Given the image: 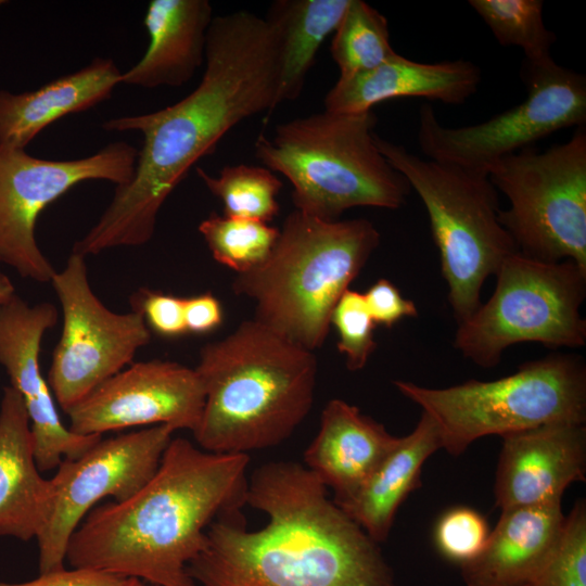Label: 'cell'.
I'll list each match as a JSON object with an SVG mask.
<instances>
[{
    "label": "cell",
    "instance_id": "obj_1",
    "mask_svg": "<svg viewBox=\"0 0 586 586\" xmlns=\"http://www.w3.org/2000/svg\"><path fill=\"white\" fill-rule=\"evenodd\" d=\"M280 46L271 25L249 11L214 16L198 87L164 109L107 119V131H137L133 176L117 186L97 224L73 246L87 256L151 240L166 199L196 162L239 123L277 106Z\"/></svg>",
    "mask_w": 586,
    "mask_h": 586
},
{
    "label": "cell",
    "instance_id": "obj_2",
    "mask_svg": "<svg viewBox=\"0 0 586 586\" xmlns=\"http://www.w3.org/2000/svg\"><path fill=\"white\" fill-rule=\"evenodd\" d=\"M245 504L268 517L249 531L240 509L220 513L187 572L196 586H398L373 540L306 467L270 462L247 483Z\"/></svg>",
    "mask_w": 586,
    "mask_h": 586
},
{
    "label": "cell",
    "instance_id": "obj_3",
    "mask_svg": "<svg viewBox=\"0 0 586 586\" xmlns=\"http://www.w3.org/2000/svg\"><path fill=\"white\" fill-rule=\"evenodd\" d=\"M246 454H216L171 438L154 475L131 497L92 509L72 534L73 568L157 586H196L189 563L206 527L245 504Z\"/></svg>",
    "mask_w": 586,
    "mask_h": 586
},
{
    "label": "cell",
    "instance_id": "obj_4",
    "mask_svg": "<svg viewBox=\"0 0 586 586\" xmlns=\"http://www.w3.org/2000/svg\"><path fill=\"white\" fill-rule=\"evenodd\" d=\"M195 370L205 402L193 435L209 453L247 455L276 446L313 406L315 355L255 319L206 344Z\"/></svg>",
    "mask_w": 586,
    "mask_h": 586
},
{
    "label": "cell",
    "instance_id": "obj_5",
    "mask_svg": "<svg viewBox=\"0 0 586 586\" xmlns=\"http://www.w3.org/2000/svg\"><path fill=\"white\" fill-rule=\"evenodd\" d=\"M269 257L238 273L232 290L255 302V320L308 349L322 346L332 311L380 243L364 218L326 221L291 212Z\"/></svg>",
    "mask_w": 586,
    "mask_h": 586
},
{
    "label": "cell",
    "instance_id": "obj_6",
    "mask_svg": "<svg viewBox=\"0 0 586 586\" xmlns=\"http://www.w3.org/2000/svg\"><path fill=\"white\" fill-rule=\"evenodd\" d=\"M374 112L323 111L279 124L260 135L255 156L292 184L296 211L326 221L357 206L400 207L407 180L379 151Z\"/></svg>",
    "mask_w": 586,
    "mask_h": 586
},
{
    "label": "cell",
    "instance_id": "obj_7",
    "mask_svg": "<svg viewBox=\"0 0 586 586\" xmlns=\"http://www.w3.org/2000/svg\"><path fill=\"white\" fill-rule=\"evenodd\" d=\"M375 142L428 212L448 301L460 323L482 304L484 281L519 252L500 224L497 190L486 174L421 158L378 135Z\"/></svg>",
    "mask_w": 586,
    "mask_h": 586
},
{
    "label": "cell",
    "instance_id": "obj_8",
    "mask_svg": "<svg viewBox=\"0 0 586 586\" xmlns=\"http://www.w3.org/2000/svg\"><path fill=\"white\" fill-rule=\"evenodd\" d=\"M395 387L435 422L442 449L459 456L487 435L586 420V371L579 358L551 355L493 380L430 388L403 380Z\"/></svg>",
    "mask_w": 586,
    "mask_h": 586
},
{
    "label": "cell",
    "instance_id": "obj_9",
    "mask_svg": "<svg viewBox=\"0 0 586 586\" xmlns=\"http://www.w3.org/2000/svg\"><path fill=\"white\" fill-rule=\"evenodd\" d=\"M495 276L491 298L458 323L454 345L464 357L489 368L517 343L585 345L586 321L579 308L586 295V271L574 262H544L517 252Z\"/></svg>",
    "mask_w": 586,
    "mask_h": 586
},
{
    "label": "cell",
    "instance_id": "obj_10",
    "mask_svg": "<svg viewBox=\"0 0 586 586\" xmlns=\"http://www.w3.org/2000/svg\"><path fill=\"white\" fill-rule=\"evenodd\" d=\"M509 201L499 211L518 251L557 263L572 260L586 271V130L545 151L526 148L488 170Z\"/></svg>",
    "mask_w": 586,
    "mask_h": 586
},
{
    "label": "cell",
    "instance_id": "obj_11",
    "mask_svg": "<svg viewBox=\"0 0 586 586\" xmlns=\"http://www.w3.org/2000/svg\"><path fill=\"white\" fill-rule=\"evenodd\" d=\"M526 98L489 119L469 126H443L432 105L419 111L417 139L432 161L488 175L501 158L531 148L551 133L586 123V78L548 59L524 62Z\"/></svg>",
    "mask_w": 586,
    "mask_h": 586
},
{
    "label": "cell",
    "instance_id": "obj_12",
    "mask_svg": "<svg viewBox=\"0 0 586 586\" xmlns=\"http://www.w3.org/2000/svg\"><path fill=\"white\" fill-rule=\"evenodd\" d=\"M137 155L138 150L126 141L67 161L38 158L0 143V262L24 278L51 282L55 271L35 238L41 212L82 181L126 184L133 176Z\"/></svg>",
    "mask_w": 586,
    "mask_h": 586
},
{
    "label": "cell",
    "instance_id": "obj_13",
    "mask_svg": "<svg viewBox=\"0 0 586 586\" xmlns=\"http://www.w3.org/2000/svg\"><path fill=\"white\" fill-rule=\"evenodd\" d=\"M51 284L63 326L47 381L66 413L122 371L150 342L151 333L139 311L117 314L102 304L89 285L84 256L72 253Z\"/></svg>",
    "mask_w": 586,
    "mask_h": 586
},
{
    "label": "cell",
    "instance_id": "obj_14",
    "mask_svg": "<svg viewBox=\"0 0 586 586\" xmlns=\"http://www.w3.org/2000/svg\"><path fill=\"white\" fill-rule=\"evenodd\" d=\"M175 430L166 424L99 441L77 459H64L51 479L53 507L36 538L39 573L65 568L72 534L104 497L123 501L156 472Z\"/></svg>",
    "mask_w": 586,
    "mask_h": 586
},
{
    "label": "cell",
    "instance_id": "obj_15",
    "mask_svg": "<svg viewBox=\"0 0 586 586\" xmlns=\"http://www.w3.org/2000/svg\"><path fill=\"white\" fill-rule=\"evenodd\" d=\"M204 402V387L195 369L174 361L149 360L114 374L66 415L69 431L78 435H102L149 424L194 433Z\"/></svg>",
    "mask_w": 586,
    "mask_h": 586
},
{
    "label": "cell",
    "instance_id": "obj_16",
    "mask_svg": "<svg viewBox=\"0 0 586 586\" xmlns=\"http://www.w3.org/2000/svg\"><path fill=\"white\" fill-rule=\"evenodd\" d=\"M56 320L52 304L30 306L16 294L0 308V364L23 399L39 471L55 469L64 459H77L102 440V435L75 434L62 423L41 373V341Z\"/></svg>",
    "mask_w": 586,
    "mask_h": 586
},
{
    "label": "cell",
    "instance_id": "obj_17",
    "mask_svg": "<svg viewBox=\"0 0 586 586\" xmlns=\"http://www.w3.org/2000/svg\"><path fill=\"white\" fill-rule=\"evenodd\" d=\"M501 438L494 484L501 510L561 501L572 483L585 480V423L552 422Z\"/></svg>",
    "mask_w": 586,
    "mask_h": 586
},
{
    "label": "cell",
    "instance_id": "obj_18",
    "mask_svg": "<svg viewBox=\"0 0 586 586\" xmlns=\"http://www.w3.org/2000/svg\"><path fill=\"white\" fill-rule=\"evenodd\" d=\"M481 79L479 66L467 60L421 63L394 53L373 69L339 77L324 98V110L361 113L398 98L462 104L477 91Z\"/></svg>",
    "mask_w": 586,
    "mask_h": 586
},
{
    "label": "cell",
    "instance_id": "obj_19",
    "mask_svg": "<svg viewBox=\"0 0 586 586\" xmlns=\"http://www.w3.org/2000/svg\"><path fill=\"white\" fill-rule=\"evenodd\" d=\"M50 480L40 475L29 419L17 391L3 388L0 404V537L37 538L53 507Z\"/></svg>",
    "mask_w": 586,
    "mask_h": 586
},
{
    "label": "cell",
    "instance_id": "obj_20",
    "mask_svg": "<svg viewBox=\"0 0 586 586\" xmlns=\"http://www.w3.org/2000/svg\"><path fill=\"white\" fill-rule=\"evenodd\" d=\"M399 437L383 424L342 400H330L321 413L320 428L304 454L306 468L328 488L341 505L352 498Z\"/></svg>",
    "mask_w": 586,
    "mask_h": 586
},
{
    "label": "cell",
    "instance_id": "obj_21",
    "mask_svg": "<svg viewBox=\"0 0 586 586\" xmlns=\"http://www.w3.org/2000/svg\"><path fill=\"white\" fill-rule=\"evenodd\" d=\"M561 501L501 510L483 550L460 565L466 586H528L562 528Z\"/></svg>",
    "mask_w": 586,
    "mask_h": 586
},
{
    "label": "cell",
    "instance_id": "obj_22",
    "mask_svg": "<svg viewBox=\"0 0 586 586\" xmlns=\"http://www.w3.org/2000/svg\"><path fill=\"white\" fill-rule=\"evenodd\" d=\"M213 18L208 0H151L143 20L149 46L143 56L122 73L120 84L148 89L187 84L205 62Z\"/></svg>",
    "mask_w": 586,
    "mask_h": 586
},
{
    "label": "cell",
    "instance_id": "obj_23",
    "mask_svg": "<svg viewBox=\"0 0 586 586\" xmlns=\"http://www.w3.org/2000/svg\"><path fill=\"white\" fill-rule=\"evenodd\" d=\"M122 72L112 59L95 58L77 72L22 93L0 90V143L25 146L44 128L68 114L111 98Z\"/></svg>",
    "mask_w": 586,
    "mask_h": 586
},
{
    "label": "cell",
    "instance_id": "obj_24",
    "mask_svg": "<svg viewBox=\"0 0 586 586\" xmlns=\"http://www.w3.org/2000/svg\"><path fill=\"white\" fill-rule=\"evenodd\" d=\"M440 449L438 429L422 412L412 432L399 437L358 492L337 506L373 540L379 544L386 540L399 506L420 486L423 463Z\"/></svg>",
    "mask_w": 586,
    "mask_h": 586
},
{
    "label": "cell",
    "instance_id": "obj_25",
    "mask_svg": "<svg viewBox=\"0 0 586 586\" xmlns=\"http://www.w3.org/2000/svg\"><path fill=\"white\" fill-rule=\"evenodd\" d=\"M349 0H277L266 21L275 29L280 46L278 105L296 100L317 52L334 33Z\"/></svg>",
    "mask_w": 586,
    "mask_h": 586
},
{
    "label": "cell",
    "instance_id": "obj_26",
    "mask_svg": "<svg viewBox=\"0 0 586 586\" xmlns=\"http://www.w3.org/2000/svg\"><path fill=\"white\" fill-rule=\"evenodd\" d=\"M330 50L340 77L373 69L396 53L390 41L387 20L361 0H349Z\"/></svg>",
    "mask_w": 586,
    "mask_h": 586
},
{
    "label": "cell",
    "instance_id": "obj_27",
    "mask_svg": "<svg viewBox=\"0 0 586 586\" xmlns=\"http://www.w3.org/2000/svg\"><path fill=\"white\" fill-rule=\"evenodd\" d=\"M196 174L209 192L224 205V215L268 224L279 213L277 196L282 181L268 168L227 165L214 177L203 168Z\"/></svg>",
    "mask_w": 586,
    "mask_h": 586
},
{
    "label": "cell",
    "instance_id": "obj_28",
    "mask_svg": "<svg viewBox=\"0 0 586 586\" xmlns=\"http://www.w3.org/2000/svg\"><path fill=\"white\" fill-rule=\"evenodd\" d=\"M469 4L482 17L501 46L523 50L526 62L551 59L556 35L543 20L542 0H470Z\"/></svg>",
    "mask_w": 586,
    "mask_h": 586
},
{
    "label": "cell",
    "instance_id": "obj_29",
    "mask_svg": "<svg viewBox=\"0 0 586 586\" xmlns=\"http://www.w3.org/2000/svg\"><path fill=\"white\" fill-rule=\"evenodd\" d=\"M199 232L214 259L243 273L269 257L280 230L258 220L212 213L201 221Z\"/></svg>",
    "mask_w": 586,
    "mask_h": 586
},
{
    "label": "cell",
    "instance_id": "obj_30",
    "mask_svg": "<svg viewBox=\"0 0 586 586\" xmlns=\"http://www.w3.org/2000/svg\"><path fill=\"white\" fill-rule=\"evenodd\" d=\"M528 586H586V502L578 499Z\"/></svg>",
    "mask_w": 586,
    "mask_h": 586
},
{
    "label": "cell",
    "instance_id": "obj_31",
    "mask_svg": "<svg viewBox=\"0 0 586 586\" xmlns=\"http://www.w3.org/2000/svg\"><path fill=\"white\" fill-rule=\"evenodd\" d=\"M339 334L337 349L344 355L351 371L361 370L377 347L372 320L364 294L347 289L337 301L331 316Z\"/></svg>",
    "mask_w": 586,
    "mask_h": 586
},
{
    "label": "cell",
    "instance_id": "obj_32",
    "mask_svg": "<svg viewBox=\"0 0 586 586\" xmlns=\"http://www.w3.org/2000/svg\"><path fill=\"white\" fill-rule=\"evenodd\" d=\"M489 532L486 520L479 512L458 507L441 517L434 539L441 555L460 566L480 555Z\"/></svg>",
    "mask_w": 586,
    "mask_h": 586
},
{
    "label": "cell",
    "instance_id": "obj_33",
    "mask_svg": "<svg viewBox=\"0 0 586 586\" xmlns=\"http://www.w3.org/2000/svg\"><path fill=\"white\" fill-rule=\"evenodd\" d=\"M183 301L181 297L144 289L135 295L132 306L156 334L176 337L187 332Z\"/></svg>",
    "mask_w": 586,
    "mask_h": 586
},
{
    "label": "cell",
    "instance_id": "obj_34",
    "mask_svg": "<svg viewBox=\"0 0 586 586\" xmlns=\"http://www.w3.org/2000/svg\"><path fill=\"white\" fill-rule=\"evenodd\" d=\"M364 298L375 326L392 328L406 317L418 316L415 303L403 297L399 290L386 279L374 282L364 293Z\"/></svg>",
    "mask_w": 586,
    "mask_h": 586
},
{
    "label": "cell",
    "instance_id": "obj_35",
    "mask_svg": "<svg viewBox=\"0 0 586 586\" xmlns=\"http://www.w3.org/2000/svg\"><path fill=\"white\" fill-rule=\"evenodd\" d=\"M125 577L90 569L65 568L39 573V576L22 583L0 582V586H123Z\"/></svg>",
    "mask_w": 586,
    "mask_h": 586
},
{
    "label": "cell",
    "instance_id": "obj_36",
    "mask_svg": "<svg viewBox=\"0 0 586 586\" xmlns=\"http://www.w3.org/2000/svg\"><path fill=\"white\" fill-rule=\"evenodd\" d=\"M187 332L204 334L214 331L222 322V308L216 296L203 293L183 301Z\"/></svg>",
    "mask_w": 586,
    "mask_h": 586
},
{
    "label": "cell",
    "instance_id": "obj_37",
    "mask_svg": "<svg viewBox=\"0 0 586 586\" xmlns=\"http://www.w3.org/2000/svg\"><path fill=\"white\" fill-rule=\"evenodd\" d=\"M15 295V288L11 280L0 271V308Z\"/></svg>",
    "mask_w": 586,
    "mask_h": 586
},
{
    "label": "cell",
    "instance_id": "obj_38",
    "mask_svg": "<svg viewBox=\"0 0 586 586\" xmlns=\"http://www.w3.org/2000/svg\"><path fill=\"white\" fill-rule=\"evenodd\" d=\"M123 586H157V585L149 584L141 579L129 577L125 579V583Z\"/></svg>",
    "mask_w": 586,
    "mask_h": 586
},
{
    "label": "cell",
    "instance_id": "obj_39",
    "mask_svg": "<svg viewBox=\"0 0 586 586\" xmlns=\"http://www.w3.org/2000/svg\"><path fill=\"white\" fill-rule=\"evenodd\" d=\"M3 3V1H0V5Z\"/></svg>",
    "mask_w": 586,
    "mask_h": 586
}]
</instances>
